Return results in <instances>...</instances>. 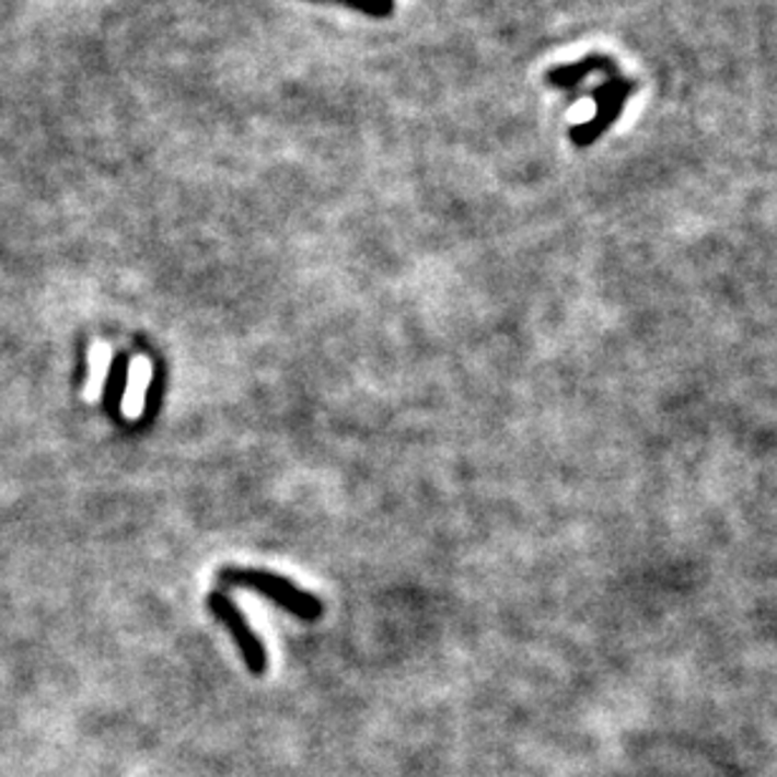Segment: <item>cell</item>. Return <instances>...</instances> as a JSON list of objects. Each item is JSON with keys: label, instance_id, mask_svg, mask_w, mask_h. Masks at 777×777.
Here are the masks:
<instances>
[{"label": "cell", "instance_id": "obj_4", "mask_svg": "<svg viewBox=\"0 0 777 777\" xmlns=\"http://www.w3.org/2000/svg\"><path fill=\"white\" fill-rule=\"evenodd\" d=\"M593 73H606V77H616L618 63L606 54H589L583 56L581 61L576 63H560L556 69H550L545 73V84H550L553 89L570 91L578 89L585 79L593 77Z\"/></svg>", "mask_w": 777, "mask_h": 777}, {"label": "cell", "instance_id": "obj_5", "mask_svg": "<svg viewBox=\"0 0 777 777\" xmlns=\"http://www.w3.org/2000/svg\"><path fill=\"white\" fill-rule=\"evenodd\" d=\"M127 384H129V359L119 357L117 361L112 363L109 376H106V389H104V404L114 417H117L121 411L124 394H127Z\"/></svg>", "mask_w": 777, "mask_h": 777}, {"label": "cell", "instance_id": "obj_7", "mask_svg": "<svg viewBox=\"0 0 777 777\" xmlns=\"http://www.w3.org/2000/svg\"><path fill=\"white\" fill-rule=\"evenodd\" d=\"M311 3H338L369 19H389L394 13V0H311Z\"/></svg>", "mask_w": 777, "mask_h": 777}, {"label": "cell", "instance_id": "obj_8", "mask_svg": "<svg viewBox=\"0 0 777 777\" xmlns=\"http://www.w3.org/2000/svg\"><path fill=\"white\" fill-rule=\"evenodd\" d=\"M106 361H109V349L102 344H96L94 351H91V382L86 386V399H94L96 396V389L102 384L106 371Z\"/></svg>", "mask_w": 777, "mask_h": 777}, {"label": "cell", "instance_id": "obj_1", "mask_svg": "<svg viewBox=\"0 0 777 777\" xmlns=\"http://www.w3.org/2000/svg\"><path fill=\"white\" fill-rule=\"evenodd\" d=\"M218 581L225 585H235V589H253L260 596L278 603L280 608L291 611L293 616L303 618V622H316L321 616V601L313 593L303 591L293 581H288L283 576L268 573L260 568H222L218 573Z\"/></svg>", "mask_w": 777, "mask_h": 777}, {"label": "cell", "instance_id": "obj_2", "mask_svg": "<svg viewBox=\"0 0 777 777\" xmlns=\"http://www.w3.org/2000/svg\"><path fill=\"white\" fill-rule=\"evenodd\" d=\"M636 94V81L626 79L622 73H616V77H608L603 81L601 86L593 89V102H596V114L589 121L576 124L573 129H570L568 139L576 147H591L593 142H599V139L606 135V131L614 127L622 117L624 104Z\"/></svg>", "mask_w": 777, "mask_h": 777}, {"label": "cell", "instance_id": "obj_3", "mask_svg": "<svg viewBox=\"0 0 777 777\" xmlns=\"http://www.w3.org/2000/svg\"><path fill=\"white\" fill-rule=\"evenodd\" d=\"M208 606L214 614V618H218L220 624H225L228 631L233 634L240 654H243L245 666L251 669L253 674H266L268 669L266 647H263V641L255 636L253 626L247 624V618L243 616V611L235 606L233 599L222 591H212L208 596Z\"/></svg>", "mask_w": 777, "mask_h": 777}, {"label": "cell", "instance_id": "obj_6", "mask_svg": "<svg viewBox=\"0 0 777 777\" xmlns=\"http://www.w3.org/2000/svg\"><path fill=\"white\" fill-rule=\"evenodd\" d=\"M131 376V386L127 384V394H124V404L121 409H127L129 417L137 415V409L142 407L144 392H147V382H150V363L147 361H137L135 371H129Z\"/></svg>", "mask_w": 777, "mask_h": 777}]
</instances>
